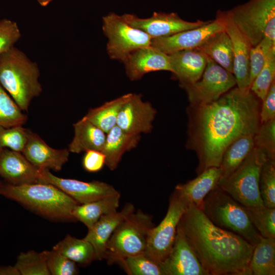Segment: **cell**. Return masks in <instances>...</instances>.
<instances>
[{
  "instance_id": "cell-18",
  "label": "cell",
  "mask_w": 275,
  "mask_h": 275,
  "mask_svg": "<svg viewBox=\"0 0 275 275\" xmlns=\"http://www.w3.org/2000/svg\"><path fill=\"white\" fill-rule=\"evenodd\" d=\"M69 153L66 148L50 147L37 134L28 129V140L22 153L38 170L61 171L68 160Z\"/></svg>"
},
{
  "instance_id": "cell-15",
  "label": "cell",
  "mask_w": 275,
  "mask_h": 275,
  "mask_svg": "<svg viewBox=\"0 0 275 275\" xmlns=\"http://www.w3.org/2000/svg\"><path fill=\"white\" fill-rule=\"evenodd\" d=\"M160 265L164 275H209L178 225L173 246Z\"/></svg>"
},
{
  "instance_id": "cell-6",
  "label": "cell",
  "mask_w": 275,
  "mask_h": 275,
  "mask_svg": "<svg viewBox=\"0 0 275 275\" xmlns=\"http://www.w3.org/2000/svg\"><path fill=\"white\" fill-rule=\"evenodd\" d=\"M154 227L152 216L141 210L133 211L116 228L105 249L108 264H120L126 258L145 253L148 234Z\"/></svg>"
},
{
  "instance_id": "cell-35",
  "label": "cell",
  "mask_w": 275,
  "mask_h": 275,
  "mask_svg": "<svg viewBox=\"0 0 275 275\" xmlns=\"http://www.w3.org/2000/svg\"><path fill=\"white\" fill-rule=\"evenodd\" d=\"M131 275H164L160 263L145 253L125 258L120 264Z\"/></svg>"
},
{
  "instance_id": "cell-43",
  "label": "cell",
  "mask_w": 275,
  "mask_h": 275,
  "mask_svg": "<svg viewBox=\"0 0 275 275\" xmlns=\"http://www.w3.org/2000/svg\"><path fill=\"white\" fill-rule=\"evenodd\" d=\"M82 164L85 170L90 173L100 171L105 165V156L103 152L98 150L85 152Z\"/></svg>"
},
{
  "instance_id": "cell-12",
  "label": "cell",
  "mask_w": 275,
  "mask_h": 275,
  "mask_svg": "<svg viewBox=\"0 0 275 275\" xmlns=\"http://www.w3.org/2000/svg\"><path fill=\"white\" fill-rule=\"evenodd\" d=\"M38 183L52 184L74 199L78 204L89 203L119 193L114 186L100 181L85 182L58 177L49 170H39Z\"/></svg>"
},
{
  "instance_id": "cell-1",
  "label": "cell",
  "mask_w": 275,
  "mask_h": 275,
  "mask_svg": "<svg viewBox=\"0 0 275 275\" xmlns=\"http://www.w3.org/2000/svg\"><path fill=\"white\" fill-rule=\"evenodd\" d=\"M260 100L250 88L236 87L212 102L189 104L186 147L197 155L198 174L219 167L224 152L235 140L255 135L261 124Z\"/></svg>"
},
{
  "instance_id": "cell-24",
  "label": "cell",
  "mask_w": 275,
  "mask_h": 275,
  "mask_svg": "<svg viewBox=\"0 0 275 275\" xmlns=\"http://www.w3.org/2000/svg\"><path fill=\"white\" fill-rule=\"evenodd\" d=\"M141 135L126 132L117 125L107 133L101 151L105 156V166L111 171L115 170L123 155L135 148L141 140Z\"/></svg>"
},
{
  "instance_id": "cell-7",
  "label": "cell",
  "mask_w": 275,
  "mask_h": 275,
  "mask_svg": "<svg viewBox=\"0 0 275 275\" xmlns=\"http://www.w3.org/2000/svg\"><path fill=\"white\" fill-rule=\"evenodd\" d=\"M267 159L265 152L255 146L231 174L220 179L218 186L245 206H264L259 182L262 167Z\"/></svg>"
},
{
  "instance_id": "cell-28",
  "label": "cell",
  "mask_w": 275,
  "mask_h": 275,
  "mask_svg": "<svg viewBox=\"0 0 275 275\" xmlns=\"http://www.w3.org/2000/svg\"><path fill=\"white\" fill-rule=\"evenodd\" d=\"M249 268L251 275L275 274V238L261 236L254 247Z\"/></svg>"
},
{
  "instance_id": "cell-8",
  "label": "cell",
  "mask_w": 275,
  "mask_h": 275,
  "mask_svg": "<svg viewBox=\"0 0 275 275\" xmlns=\"http://www.w3.org/2000/svg\"><path fill=\"white\" fill-rule=\"evenodd\" d=\"M226 12L252 47L265 37L275 43V0H250Z\"/></svg>"
},
{
  "instance_id": "cell-20",
  "label": "cell",
  "mask_w": 275,
  "mask_h": 275,
  "mask_svg": "<svg viewBox=\"0 0 275 275\" xmlns=\"http://www.w3.org/2000/svg\"><path fill=\"white\" fill-rule=\"evenodd\" d=\"M39 170L22 152L9 149L0 152V176L6 183L21 185L38 182Z\"/></svg>"
},
{
  "instance_id": "cell-46",
  "label": "cell",
  "mask_w": 275,
  "mask_h": 275,
  "mask_svg": "<svg viewBox=\"0 0 275 275\" xmlns=\"http://www.w3.org/2000/svg\"><path fill=\"white\" fill-rule=\"evenodd\" d=\"M38 3L43 7L47 6L53 0H37Z\"/></svg>"
},
{
  "instance_id": "cell-10",
  "label": "cell",
  "mask_w": 275,
  "mask_h": 275,
  "mask_svg": "<svg viewBox=\"0 0 275 275\" xmlns=\"http://www.w3.org/2000/svg\"><path fill=\"white\" fill-rule=\"evenodd\" d=\"M189 204L174 190L164 217L149 232L145 252L147 255L160 263L167 257L173 246L179 221Z\"/></svg>"
},
{
  "instance_id": "cell-38",
  "label": "cell",
  "mask_w": 275,
  "mask_h": 275,
  "mask_svg": "<svg viewBox=\"0 0 275 275\" xmlns=\"http://www.w3.org/2000/svg\"><path fill=\"white\" fill-rule=\"evenodd\" d=\"M28 140V129L22 126H0V152L4 149L22 152Z\"/></svg>"
},
{
  "instance_id": "cell-37",
  "label": "cell",
  "mask_w": 275,
  "mask_h": 275,
  "mask_svg": "<svg viewBox=\"0 0 275 275\" xmlns=\"http://www.w3.org/2000/svg\"><path fill=\"white\" fill-rule=\"evenodd\" d=\"M259 188L264 205L275 208V159H267L263 163L260 175Z\"/></svg>"
},
{
  "instance_id": "cell-26",
  "label": "cell",
  "mask_w": 275,
  "mask_h": 275,
  "mask_svg": "<svg viewBox=\"0 0 275 275\" xmlns=\"http://www.w3.org/2000/svg\"><path fill=\"white\" fill-rule=\"evenodd\" d=\"M120 193L89 203L77 204L72 211L75 220L91 228L102 216L117 211L119 206Z\"/></svg>"
},
{
  "instance_id": "cell-9",
  "label": "cell",
  "mask_w": 275,
  "mask_h": 275,
  "mask_svg": "<svg viewBox=\"0 0 275 275\" xmlns=\"http://www.w3.org/2000/svg\"><path fill=\"white\" fill-rule=\"evenodd\" d=\"M102 30L107 38V52L112 60L123 63L134 50L151 45V36L115 13L103 17Z\"/></svg>"
},
{
  "instance_id": "cell-40",
  "label": "cell",
  "mask_w": 275,
  "mask_h": 275,
  "mask_svg": "<svg viewBox=\"0 0 275 275\" xmlns=\"http://www.w3.org/2000/svg\"><path fill=\"white\" fill-rule=\"evenodd\" d=\"M46 263L50 274L75 275L79 273L76 263L54 250L46 251Z\"/></svg>"
},
{
  "instance_id": "cell-33",
  "label": "cell",
  "mask_w": 275,
  "mask_h": 275,
  "mask_svg": "<svg viewBox=\"0 0 275 275\" xmlns=\"http://www.w3.org/2000/svg\"><path fill=\"white\" fill-rule=\"evenodd\" d=\"M14 266L20 275H49L46 263V251L21 252Z\"/></svg>"
},
{
  "instance_id": "cell-23",
  "label": "cell",
  "mask_w": 275,
  "mask_h": 275,
  "mask_svg": "<svg viewBox=\"0 0 275 275\" xmlns=\"http://www.w3.org/2000/svg\"><path fill=\"white\" fill-rule=\"evenodd\" d=\"M221 177L220 167H211L198 174L195 179L184 183L178 184L174 190L189 204L201 209L204 198L218 185Z\"/></svg>"
},
{
  "instance_id": "cell-27",
  "label": "cell",
  "mask_w": 275,
  "mask_h": 275,
  "mask_svg": "<svg viewBox=\"0 0 275 275\" xmlns=\"http://www.w3.org/2000/svg\"><path fill=\"white\" fill-rule=\"evenodd\" d=\"M197 48L226 70L233 73V45L225 30L213 34Z\"/></svg>"
},
{
  "instance_id": "cell-4",
  "label": "cell",
  "mask_w": 275,
  "mask_h": 275,
  "mask_svg": "<svg viewBox=\"0 0 275 275\" xmlns=\"http://www.w3.org/2000/svg\"><path fill=\"white\" fill-rule=\"evenodd\" d=\"M36 63L15 46L0 56V85L23 111L42 89Z\"/></svg>"
},
{
  "instance_id": "cell-42",
  "label": "cell",
  "mask_w": 275,
  "mask_h": 275,
  "mask_svg": "<svg viewBox=\"0 0 275 275\" xmlns=\"http://www.w3.org/2000/svg\"><path fill=\"white\" fill-rule=\"evenodd\" d=\"M21 33L17 24L11 20H0V56L6 52L19 40Z\"/></svg>"
},
{
  "instance_id": "cell-16",
  "label": "cell",
  "mask_w": 275,
  "mask_h": 275,
  "mask_svg": "<svg viewBox=\"0 0 275 275\" xmlns=\"http://www.w3.org/2000/svg\"><path fill=\"white\" fill-rule=\"evenodd\" d=\"M156 114L151 103L144 101L142 95L132 93L119 112L116 125L133 134L150 133Z\"/></svg>"
},
{
  "instance_id": "cell-30",
  "label": "cell",
  "mask_w": 275,
  "mask_h": 275,
  "mask_svg": "<svg viewBox=\"0 0 275 275\" xmlns=\"http://www.w3.org/2000/svg\"><path fill=\"white\" fill-rule=\"evenodd\" d=\"M254 135H243L233 142L224 152L219 166L223 178L231 174L255 147Z\"/></svg>"
},
{
  "instance_id": "cell-5",
  "label": "cell",
  "mask_w": 275,
  "mask_h": 275,
  "mask_svg": "<svg viewBox=\"0 0 275 275\" xmlns=\"http://www.w3.org/2000/svg\"><path fill=\"white\" fill-rule=\"evenodd\" d=\"M200 209L215 225L240 236L254 246L261 237L245 206L218 185L205 197Z\"/></svg>"
},
{
  "instance_id": "cell-21",
  "label": "cell",
  "mask_w": 275,
  "mask_h": 275,
  "mask_svg": "<svg viewBox=\"0 0 275 275\" xmlns=\"http://www.w3.org/2000/svg\"><path fill=\"white\" fill-rule=\"evenodd\" d=\"M169 56L172 73L180 87L199 80L207 64V56L197 48L179 51Z\"/></svg>"
},
{
  "instance_id": "cell-17",
  "label": "cell",
  "mask_w": 275,
  "mask_h": 275,
  "mask_svg": "<svg viewBox=\"0 0 275 275\" xmlns=\"http://www.w3.org/2000/svg\"><path fill=\"white\" fill-rule=\"evenodd\" d=\"M219 11L225 22V30L230 37L233 45V74L236 86L240 89L250 88V52L252 46L226 11Z\"/></svg>"
},
{
  "instance_id": "cell-19",
  "label": "cell",
  "mask_w": 275,
  "mask_h": 275,
  "mask_svg": "<svg viewBox=\"0 0 275 275\" xmlns=\"http://www.w3.org/2000/svg\"><path fill=\"white\" fill-rule=\"evenodd\" d=\"M123 63L126 74L131 81L139 80L151 72H172L169 54L151 45L134 50Z\"/></svg>"
},
{
  "instance_id": "cell-13",
  "label": "cell",
  "mask_w": 275,
  "mask_h": 275,
  "mask_svg": "<svg viewBox=\"0 0 275 275\" xmlns=\"http://www.w3.org/2000/svg\"><path fill=\"white\" fill-rule=\"evenodd\" d=\"M225 26L224 19L219 10L216 18L209 20L207 24L172 36L152 38L151 46L168 54L196 48L213 34L225 30Z\"/></svg>"
},
{
  "instance_id": "cell-11",
  "label": "cell",
  "mask_w": 275,
  "mask_h": 275,
  "mask_svg": "<svg viewBox=\"0 0 275 275\" xmlns=\"http://www.w3.org/2000/svg\"><path fill=\"white\" fill-rule=\"evenodd\" d=\"M236 85L233 74L207 57L200 78L180 87L185 91L189 104H204L216 100Z\"/></svg>"
},
{
  "instance_id": "cell-25",
  "label": "cell",
  "mask_w": 275,
  "mask_h": 275,
  "mask_svg": "<svg viewBox=\"0 0 275 275\" xmlns=\"http://www.w3.org/2000/svg\"><path fill=\"white\" fill-rule=\"evenodd\" d=\"M74 137L68 146L70 152L79 153L89 150L102 151L106 133L85 117L73 124Z\"/></svg>"
},
{
  "instance_id": "cell-32",
  "label": "cell",
  "mask_w": 275,
  "mask_h": 275,
  "mask_svg": "<svg viewBox=\"0 0 275 275\" xmlns=\"http://www.w3.org/2000/svg\"><path fill=\"white\" fill-rule=\"evenodd\" d=\"M250 220L260 235L275 238V208L245 206Z\"/></svg>"
},
{
  "instance_id": "cell-3",
  "label": "cell",
  "mask_w": 275,
  "mask_h": 275,
  "mask_svg": "<svg viewBox=\"0 0 275 275\" xmlns=\"http://www.w3.org/2000/svg\"><path fill=\"white\" fill-rule=\"evenodd\" d=\"M0 195L49 219L75 220L72 211L78 204L52 184L37 182L16 185L1 182Z\"/></svg>"
},
{
  "instance_id": "cell-47",
  "label": "cell",
  "mask_w": 275,
  "mask_h": 275,
  "mask_svg": "<svg viewBox=\"0 0 275 275\" xmlns=\"http://www.w3.org/2000/svg\"><path fill=\"white\" fill-rule=\"evenodd\" d=\"M1 183V182L0 181V183Z\"/></svg>"
},
{
  "instance_id": "cell-31",
  "label": "cell",
  "mask_w": 275,
  "mask_h": 275,
  "mask_svg": "<svg viewBox=\"0 0 275 275\" xmlns=\"http://www.w3.org/2000/svg\"><path fill=\"white\" fill-rule=\"evenodd\" d=\"M52 249L82 266L88 265L95 260L92 245L84 238L78 239L67 235Z\"/></svg>"
},
{
  "instance_id": "cell-45",
  "label": "cell",
  "mask_w": 275,
  "mask_h": 275,
  "mask_svg": "<svg viewBox=\"0 0 275 275\" xmlns=\"http://www.w3.org/2000/svg\"><path fill=\"white\" fill-rule=\"evenodd\" d=\"M0 275H20L14 266H0Z\"/></svg>"
},
{
  "instance_id": "cell-14",
  "label": "cell",
  "mask_w": 275,
  "mask_h": 275,
  "mask_svg": "<svg viewBox=\"0 0 275 275\" xmlns=\"http://www.w3.org/2000/svg\"><path fill=\"white\" fill-rule=\"evenodd\" d=\"M122 16L129 24L145 32L152 38L172 36L201 26L209 21L200 20L194 22L187 21L174 12H155L151 17L146 18H140L131 14H124Z\"/></svg>"
},
{
  "instance_id": "cell-22",
  "label": "cell",
  "mask_w": 275,
  "mask_h": 275,
  "mask_svg": "<svg viewBox=\"0 0 275 275\" xmlns=\"http://www.w3.org/2000/svg\"><path fill=\"white\" fill-rule=\"evenodd\" d=\"M135 211L131 203L126 204L120 211L102 216L91 228L84 238L93 246L95 260L104 259L107 242L118 225L130 213Z\"/></svg>"
},
{
  "instance_id": "cell-36",
  "label": "cell",
  "mask_w": 275,
  "mask_h": 275,
  "mask_svg": "<svg viewBox=\"0 0 275 275\" xmlns=\"http://www.w3.org/2000/svg\"><path fill=\"white\" fill-rule=\"evenodd\" d=\"M274 78L275 46L271 48L262 69L252 83L250 90L262 101Z\"/></svg>"
},
{
  "instance_id": "cell-39",
  "label": "cell",
  "mask_w": 275,
  "mask_h": 275,
  "mask_svg": "<svg viewBox=\"0 0 275 275\" xmlns=\"http://www.w3.org/2000/svg\"><path fill=\"white\" fill-rule=\"evenodd\" d=\"M254 142L255 146L263 150L269 159H275V119L260 124Z\"/></svg>"
},
{
  "instance_id": "cell-29",
  "label": "cell",
  "mask_w": 275,
  "mask_h": 275,
  "mask_svg": "<svg viewBox=\"0 0 275 275\" xmlns=\"http://www.w3.org/2000/svg\"><path fill=\"white\" fill-rule=\"evenodd\" d=\"M132 93H128L107 101L89 110L84 116L94 125L107 133L117 124L119 112Z\"/></svg>"
},
{
  "instance_id": "cell-41",
  "label": "cell",
  "mask_w": 275,
  "mask_h": 275,
  "mask_svg": "<svg viewBox=\"0 0 275 275\" xmlns=\"http://www.w3.org/2000/svg\"><path fill=\"white\" fill-rule=\"evenodd\" d=\"M274 46L275 43L265 37L256 46L252 47L250 52L251 85L262 69L271 48Z\"/></svg>"
},
{
  "instance_id": "cell-44",
  "label": "cell",
  "mask_w": 275,
  "mask_h": 275,
  "mask_svg": "<svg viewBox=\"0 0 275 275\" xmlns=\"http://www.w3.org/2000/svg\"><path fill=\"white\" fill-rule=\"evenodd\" d=\"M262 101L259 114L261 123L275 119V80Z\"/></svg>"
},
{
  "instance_id": "cell-2",
  "label": "cell",
  "mask_w": 275,
  "mask_h": 275,
  "mask_svg": "<svg viewBox=\"0 0 275 275\" xmlns=\"http://www.w3.org/2000/svg\"><path fill=\"white\" fill-rule=\"evenodd\" d=\"M178 226L209 275H251L249 264L254 246L242 237L215 225L191 204Z\"/></svg>"
},
{
  "instance_id": "cell-34",
  "label": "cell",
  "mask_w": 275,
  "mask_h": 275,
  "mask_svg": "<svg viewBox=\"0 0 275 275\" xmlns=\"http://www.w3.org/2000/svg\"><path fill=\"white\" fill-rule=\"evenodd\" d=\"M22 111L0 85V126H22L26 122L28 116Z\"/></svg>"
}]
</instances>
